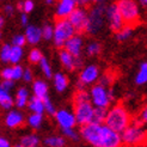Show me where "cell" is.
I'll use <instances>...</instances> for the list:
<instances>
[{
	"mask_svg": "<svg viewBox=\"0 0 147 147\" xmlns=\"http://www.w3.org/2000/svg\"><path fill=\"white\" fill-rule=\"evenodd\" d=\"M40 67H41V71L43 72V74H45L47 78L53 77V69H51V66L45 56H43L42 60L40 61Z\"/></svg>",
	"mask_w": 147,
	"mask_h": 147,
	"instance_id": "4dcf8cb0",
	"label": "cell"
},
{
	"mask_svg": "<svg viewBox=\"0 0 147 147\" xmlns=\"http://www.w3.org/2000/svg\"><path fill=\"white\" fill-rule=\"evenodd\" d=\"M83 47H84L83 38L80 37L79 35H74L73 37H71L67 42L65 43L63 49L66 51H68L72 56L80 57V55H82V51H83Z\"/></svg>",
	"mask_w": 147,
	"mask_h": 147,
	"instance_id": "4fadbf2b",
	"label": "cell"
},
{
	"mask_svg": "<svg viewBox=\"0 0 147 147\" xmlns=\"http://www.w3.org/2000/svg\"><path fill=\"white\" fill-rule=\"evenodd\" d=\"M105 7L107 5L98 3L87 12V28L85 32L96 34L103 28L105 22Z\"/></svg>",
	"mask_w": 147,
	"mask_h": 147,
	"instance_id": "5b68a950",
	"label": "cell"
},
{
	"mask_svg": "<svg viewBox=\"0 0 147 147\" xmlns=\"http://www.w3.org/2000/svg\"><path fill=\"white\" fill-rule=\"evenodd\" d=\"M25 117L19 110H10L5 116V124L9 128H19L24 124Z\"/></svg>",
	"mask_w": 147,
	"mask_h": 147,
	"instance_id": "2e32d148",
	"label": "cell"
},
{
	"mask_svg": "<svg viewBox=\"0 0 147 147\" xmlns=\"http://www.w3.org/2000/svg\"><path fill=\"white\" fill-rule=\"evenodd\" d=\"M29 102V91L26 87H19L16 93V99H14V104L18 109H23L28 105Z\"/></svg>",
	"mask_w": 147,
	"mask_h": 147,
	"instance_id": "ffe728a7",
	"label": "cell"
},
{
	"mask_svg": "<svg viewBox=\"0 0 147 147\" xmlns=\"http://www.w3.org/2000/svg\"><path fill=\"white\" fill-rule=\"evenodd\" d=\"M10 51H11V45L5 43L0 48V60L3 62H10Z\"/></svg>",
	"mask_w": 147,
	"mask_h": 147,
	"instance_id": "d6a6232c",
	"label": "cell"
},
{
	"mask_svg": "<svg viewBox=\"0 0 147 147\" xmlns=\"http://www.w3.org/2000/svg\"><path fill=\"white\" fill-rule=\"evenodd\" d=\"M90 94V102L94 108H102L108 109L114 100V93L111 90H108L107 87L96 84L91 87L89 92Z\"/></svg>",
	"mask_w": 147,
	"mask_h": 147,
	"instance_id": "277c9868",
	"label": "cell"
},
{
	"mask_svg": "<svg viewBox=\"0 0 147 147\" xmlns=\"http://www.w3.org/2000/svg\"><path fill=\"white\" fill-rule=\"evenodd\" d=\"M0 87L7 92H11V90L14 87V82H12V80H3L0 83Z\"/></svg>",
	"mask_w": 147,
	"mask_h": 147,
	"instance_id": "ee69618b",
	"label": "cell"
},
{
	"mask_svg": "<svg viewBox=\"0 0 147 147\" xmlns=\"http://www.w3.org/2000/svg\"><path fill=\"white\" fill-rule=\"evenodd\" d=\"M77 1L76 0H61L56 6L55 16L57 19H67L69 14L76 10Z\"/></svg>",
	"mask_w": 147,
	"mask_h": 147,
	"instance_id": "5bb4252c",
	"label": "cell"
},
{
	"mask_svg": "<svg viewBox=\"0 0 147 147\" xmlns=\"http://www.w3.org/2000/svg\"><path fill=\"white\" fill-rule=\"evenodd\" d=\"M31 147H38V146H31Z\"/></svg>",
	"mask_w": 147,
	"mask_h": 147,
	"instance_id": "db71d44e",
	"label": "cell"
},
{
	"mask_svg": "<svg viewBox=\"0 0 147 147\" xmlns=\"http://www.w3.org/2000/svg\"><path fill=\"white\" fill-rule=\"evenodd\" d=\"M131 122L128 110L121 104H116L108 110L104 124L116 133L121 134Z\"/></svg>",
	"mask_w": 147,
	"mask_h": 147,
	"instance_id": "7a4b0ae2",
	"label": "cell"
},
{
	"mask_svg": "<svg viewBox=\"0 0 147 147\" xmlns=\"http://www.w3.org/2000/svg\"><path fill=\"white\" fill-rule=\"evenodd\" d=\"M25 43H26L25 36L22 35V34H18V35H14V36H13V38H12V45H11V46L23 48V46L25 45Z\"/></svg>",
	"mask_w": 147,
	"mask_h": 147,
	"instance_id": "8d00e7d4",
	"label": "cell"
},
{
	"mask_svg": "<svg viewBox=\"0 0 147 147\" xmlns=\"http://www.w3.org/2000/svg\"><path fill=\"white\" fill-rule=\"evenodd\" d=\"M122 144L130 147H140L147 145V130L138 119L131 120L130 124L121 133Z\"/></svg>",
	"mask_w": 147,
	"mask_h": 147,
	"instance_id": "3957f363",
	"label": "cell"
},
{
	"mask_svg": "<svg viewBox=\"0 0 147 147\" xmlns=\"http://www.w3.org/2000/svg\"><path fill=\"white\" fill-rule=\"evenodd\" d=\"M20 145L24 147H31V146H38L40 144V138L36 134H26L20 138Z\"/></svg>",
	"mask_w": 147,
	"mask_h": 147,
	"instance_id": "484cf974",
	"label": "cell"
},
{
	"mask_svg": "<svg viewBox=\"0 0 147 147\" xmlns=\"http://www.w3.org/2000/svg\"><path fill=\"white\" fill-rule=\"evenodd\" d=\"M74 104H79V103H85V102H90V94L86 90H78L74 94L73 98Z\"/></svg>",
	"mask_w": 147,
	"mask_h": 147,
	"instance_id": "f546056e",
	"label": "cell"
},
{
	"mask_svg": "<svg viewBox=\"0 0 147 147\" xmlns=\"http://www.w3.org/2000/svg\"><path fill=\"white\" fill-rule=\"evenodd\" d=\"M59 59H60L61 65L68 71H74L76 68L82 66V59L72 56L68 51H66L65 49L60 50V53H59Z\"/></svg>",
	"mask_w": 147,
	"mask_h": 147,
	"instance_id": "9a60e30c",
	"label": "cell"
},
{
	"mask_svg": "<svg viewBox=\"0 0 147 147\" xmlns=\"http://www.w3.org/2000/svg\"><path fill=\"white\" fill-rule=\"evenodd\" d=\"M62 134H63V138H68V139H71V140H73V141H78L79 140V134L74 130V128L63 129Z\"/></svg>",
	"mask_w": 147,
	"mask_h": 147,
	"instance_id": "ab89813d",
	"label": "cell"
},
{
	"mask_svg": "<svg viewBox=\"0 0 147 147\" xmlns=\"http://www.w3.org/2000/svg\"><path fill=\"white\" fill-rule=\"evenodd\" d=\"M20 23H22V25H28V23H29L28 14H25V13H22L20 14Z\"/></svg>",
	"mask_w": 147,
	"mask_h": 147,
	"instance_id": "c3c4849f",
	"label": "cell"
},
{
	"mask_svg": "<svg viewBox=\"0 0 147 147\" xmlns=\"http://www.w3.org/2000/svg\"><path fill=\"white\" fill-rule=\"evenodd\" d=\"M53 30L54 45L59 48H63L65 43L76 35V30L71 25L68 19H57L55 25L53 26Z\"/></svg>",
	"mask_w": 147,
	"mask_h": 147,
	"instance_id": "8992f818",
	"label": "cell"
},
{
	"mask_svg": "<svg viewBox=\"0 0 147 147\" xmlns=\"http://www.w3.org/2000/svg\"><path fill=\"white\" fill-rule=\"evenodd\" d=\"M140 4H141L142 6H145V7H147V0H141Z\"/></svg>",
	"mask_w": 147,
	"mask_h": 147,
	"instance_id": "f907efd6",
	"label": "cell"
},
{
	"mask_svg": "<svg viewBox=\"0 0 147 147\" xmlns=\"http://www.w3.org/2000/svg\"><path fill=\"white\" fill-rule=\"evenodd\" d=\"M0 40H1V31H0Z\"/></svg>",
	"mask_w": 147,
	"mask_h": 147,
	"instance_id": "f5cc1de1",
	"label": "cell"
},
{
	"mask_svg": "<svg viewBox=\"0 0 147 147\" xmlns=\"http://www.w3.org/2000/svg\"><path fill=\"white\" fill-rule=\"evenodd\" d=\"M53 82L57 92H63L68 86V78L61 72H57L55 74H53Z\"/></svg>",
	"mask_w": 147,
	"mask_h": 147,
	"instance_id": "d6986e66",
	"label": "cell"
},
{
	"mask_svg": "<svg viewBox=\"0 0 147 147\" xmlns=\"http://www.w3.org/2000/svg\"><path fill=\"white\" fill-rule=\"evenodd\" d=\"M138 120L140 121L142 124H147V104L141 109V111H140V115H139L138 117Z\"/></svg>",
	"mask_w": 147,
	"mask_h": 147,
	"instance_id": "f6af8a7d",
	"label": "cell"
},
{
	"mask_svg": "<svg viewBox=\"0 0 147 147\" xmlns=\"http://www.w3.org/2000/svg\"><path fill=\"white\" fill-rule=\"evenodd\" d=\"M0 147H11V142L5 136H0Z\"/></svg>",
	"mask_w": 147,
	"mask_h": 147,
	"instance_id": "7dc6e473",
	"label": "cell"
},
{
	"mask_svg": "<svg viewBox=\"0 0 147 147\" xmlns=\"http://www.w3.org/2000/svg\"><path fill=\"white\" fill-rule=\"evenodd\" d=\"M105 19L108 20L110 29L116 31V32L119 30H121V29L124 26V22L121 17L119 9H117L116 3L107 5V7H105Z\"/></svg>",
	"mask_w": 147,
	"mask_h": 147,
	"instance_id": "30bf717a",
	"label": "cell"
},
{
	"mask_svg": "<svg viewBox=\"0 0 147 147\" xmlns=\"http://www.w3.org/2000/svg\"><path fill=\"white\" fill-rule=\"evenodd\" d=\"M28 108L31 111V114H38V115H43L45 113V105H43V100L36 97H31L29 98L28 102Z\"/></svg>",
	"mask_w": 147,
	"mask_h": 147,
	"instance_id": "44dd1931",
	"label": "cell"
},
{
	"mask_svg": "<svg viewBox=\"0 0 147 147\" xmlns=\"http://www.w3.org/2000/svg\"><path fill=\"white\" fill-rule=\"evenodd\" d=\"M28 124L30 126L32 129H40L42 123H43V115H38V114H30L28 116L26 120Z\"/></svg>",
	"mask_w": 147,
	"mask_h": 147,
	"instance_id": "83f0119b",
	"label": "cell"
},
{
	"mask_svg": "<svg viewBox=\"0 0 147 147\" xmlns=\"http://www.w3.org/2000/svg\"><path fill=\"white\" fill-rule=\"evenodd\" d=\"M76 32H85L87 28V11L84 7H76V10L73 11L69 17L67 18Z\"/></svg>",
	"mask_w": 147,
	"mask_h": 147,
	"instance_id": "9c48e42d",
	"label": "cell"
},
{
	"mask_svg": "<svg viewBox=\"0 0 147 147\" xmlns=\"http://www.w3.org/2000/svg\"><path fill=\"white\" fill-rule=\"evenodd\" d=\"M4 24H5V19H4L3 16H0V31H1V29H3Z\"/></svg>",
	"mask_w": 147,
	"mask_h": 147,
	"instance_id": "681fc988",
	"label": "cell"
},
{
	"mask_svg": "<svg viewBox=\"0 0 147 147\" xmlns=\"http://www.w3.org/2000/svg\"><path fill=\"white\" fill-rule=\"evenodd\" d=\"M19 9L23 10V13L28 14V13H30L32 10H34V7H35V3L31 1V0H26V1H23V3H19Z\"/></svg>",
	"mask_w": 147,
	"mask_h": 147,
	"instance_id": "74e56055",
	"label": "cell"
},
{
	"mask_svg": "<svg viewBox=\"0 0 147 147\" xmlns=\"http://www.w3.org/2000/svg\"><path fill=\"white\" fill-rule=\"evenodd\" d=\"M100 49H102V47H100L99 43L96 41H92L86 46V54L90 55V56L98 55L100 53Z\"/></svg>",
	"mask_w": 147,
	"mask_h": 147,
	"instance_id": "1f68e13d",
	"label": "cell"
},
{
	"mask_svg": "<svg viewBox=\"0 0 147 147\" xmlns=\"http://www.w3.org/2000/svg\"><path fill=\"white\" fill-rule=\"evenodd\" d=\"M93 109L94 107L91 104V102H85V103H79L74 104V117L77 123L80 126H86L92 122V116H93Z\"/></svg>",
	"mask_w": 147,
	"mask_h": 147,
	"instance_id": "ba28073f",
	"label": "cell"
},
{
	"mask_svg": "<svg viewBox=\"0 0 147 147\" xmlns=\"http://www.w3.org/2000/svg\"><path fill=\"white\" fill-rule=\"evenodd\" d=\"M13 104H14V99L11 92H7L0 87V107L5 110H9L13 107Z\"/></svg>",
	"mask_w": 147,
	"mask_h": 147,
	"instance_id": "7402d4cb",
	"label": "cell"
},
{
	"mask_svg": "<svg viewBox=\"0 0 147 147\" xmlns=\"http://www.w3.org/2000/svg\"><path fill=\"white\" fill-rule=\"evenodd\" d=\"M80 135L93 147H122L121 134L116 133L105 124L90 123L83 126Z\"/></svg>",
	"mask_w": 147,
	"mask_h": 147,
	"instance_id": "6da1fadb",
	"label": "cell"
},
{
	"mask_svg": "<svg viewBox=\"0 0 147 147\" xmlns=\"http://www.w3.org/2000/svg\"><path fill=\"white\" fill-rule=\"evenodd\" d=\"M22 79L24 80L25 83H30L34 80V73L30 68H24L23 71V77H22Z\"/></svg>",
	"mask_w": 147,
	"mask_h": 147,
	"instance_id": "b9f144b4",
	"label": "cell"
},
{
	"mask_svg": "<svg viewBox=\"0 0 147 147\" xmlns=\"http://www.w3.org/2000/svg\"><path fill=\"white\" fill-rule=\"evenodd\" d=\"M42 57H43V55L41 53V50L37 49V48L31 49L30 53H29V61H30L31 63H40Z\"/></svg>",
	"mask_w": 147,
	"mask_h": 147,
	"instance_id": "836d02e7",
	"label": "cell"
},
{
	"mask_svg": "<svg viewBox=\"0 0 147 147\" xmlns=\"http://www.w3.org/2000/svg\"><path fill=\"white\" fill-rule=\"evenodd\" d=\"M135 83L138 85H145L147 84V61L140 65L138 74L135 76Z\"/></svg>",
	"mask_w": 147,
	"mask_h": 147,
	"instance_id": "4316f807",
	"label": "cell"
},
{
	"mask_svg": "<svg viewBox=\"0 0 147 147\" xmlns=\"http://www.w3.org/2000/svg\"><path fill=\"white\" fill-rule=\"evenodd\" d=\"M23 71L24 68L20 65H13L12 66V82L14 80H19L23 77Z\"/></svg>",
	"mask_w": 147,
	"mask_h": 147,
	"instance_id": "e575fe53",
	"label": "cell"
},
{
	"mask_svg": "<svg viewBox=\"0 0 147 147\" xmlns=\"http://www.w3.org/2000/svg\"><path fill=\"white\" fill-rule=\"evenodd\" d=\"M24 50L20 47H14L11 46V51H10V62L13 65H19V61L23 59Z\"/></svg>",
	"mask_w": 147,
	"mask_h": 147,
	"instance_id": "cb8c5ba5",
	"label": "cell"
},
{
	"mask_svg": "<svg viewBox=\"0 0 147 147\" xmlns=\"http://www.w3.org/2000/svg\"><path fill=\"white\" fill-rule=\"evenodd\" d=\"M55 120L57 122V124L60 126V128L63 129H71V128H74V126L77 124L76 121V117L74 114L67 109H60V110H56L55 113Z\"/></svg>",
	"mask_w": 147,
	"mask_h": 147,
	"instance_id": "7c38bea8",
	"label": "cell"
},
{
	"mask_svg": "<svg viewBox=\"0 0 147 147\" xmlns=\"http://www.w3.org/2000/svg\"><path fill=\"white\" fill-rule=\"evenodd\" d=\"M4 12L7 14V16H12V14L14 13V7L11 4H6L4 6Z\"/></svg>",
	"mask_w": 147,
	"mask_h": 147,
	"instance_id": "bcb514c9",
	"label": "cell"
},
{
	"mask_svg": "<svg viewBox=\"0 0 147 147\" xmlns=\"http://www.w3.org/2000/svg\"><path fill=\"white\" fill-rule=\"evenodd\" d=\"M99 77V68L96 65H89L82 71L78 80V90H85L86 85L93 84Z\"/></svg>",
	"mask_w": 147,
	"mask_h": 147,
	"instance_id": "8fae6325",
	"label": "cell"
},
{
	"mask_svg": "<svg viewBox=\"0 0 147 147\" xmlns=\"http://www.w3.org/2000/svg\"><path fill=\"white\" fill-rule=\"evenodd\" d=\"M131 35H133V29H131L130 25H127V26H123L121 30L116 32V38H117V41L123 42V41H127L128 38H130Z\"/></svg>",
	"mask_w": 147,
	"mask_h": 147,
	"instance_id": "f1b7e54d",
	"label": "cell"
},
{
	"mask_svg": "<svg viewBox=\"0 0 147 147\" xmlns=\"http://www.w3.org/2000/svg\"><path fill=\"white\" fill-rule=\"evenodd\" d=\"M107 114H108V109L94 108V109H93V116H92V122H91V123L104 124Z\"/></svg>",
	"mask_w": 147,
	"mask_h": 147,
	"instance_id": "d4e9b609",
	"label": "cell"
},
{
	"mask_svg": "<svg viewBox=\"0 0 147 147\" xmlns=\"http://www.w3.org/2000/svg\"><path fill=\"white\" fill-rule=\"evenodd\" d=\"M25 40L30 45H37L42 40V30L36 25H28L25 29Z\"/></svg>",
	"mask_w": 147,
	"mask_h": 147,
	"instance_id": "e0dca14e",
	"label": "cell"
},
{
	"mask_svg": "<svg viewBox=\"0 0 147 147\" xmlns=\"http://www.w3.org/2000/svg\"><path fill=\"white\" fill-rule=\"evenodd\" d=\"M41 30H42V38H45L47 41L53 40V32H54V30H53V26H51V25L47 24V25L43 26Z\"/></svg>",
	"mask_w": 147,
	"mask_h": 147,
	"instance_id": "f35d334b",
	"label": "cell"
},
{
	"mask_svg": "<svg viewBox=\"0 0 147 147\" xmlns=\"http://www.w3.org/2000/svg\"><path fill=\"white\" fill-rule=\"evenodd\" d=\"M0 76L4 80H12V66H9V67H5L1 73H0Z\"/></svg>",
	"mask_w": 147,
	"mask_h": 147,
	"instance_id": "7bdbcfd3",
	"label": "cell"
},
{
	"mask_svg": "<svg viewBox=\"0 0 147 147\" xmlns=\"http://www.w3.org/2000/svg\"><path fill=\"white\" fill-rule=\"evenodd\" d=\"M32 92H34V97L40 98V99H45L48 97V84L45 80H35L32 83Z\"/></svg>",
	"mask_w": 147,
	"mask_h": 147,
	"instance_id": "ac0fdd59",
	"label": "cell"
},
{
	"mask_svg": "<svg viewBox=\"0 0 147 147\" xmlns=\"http://www.w3.org/2000/svg\"><path fill=\"white\" fill-rule=\"evenodd\" d=\"M43 142L47 147H63L66 145L65 138L61 135H49L45 139Z\"/></svg>",
	"mask_w": 147,
	"mask_h": 147,
	"instance_id": "603a6c76",
	"label": "cell"
},
{
	"mask_svg": "<svg viewBox=\"0 0 147 147\" xmlns=\"http://www.w3.org/2000/svg\"><path fill=\"white\" fill-rule=\"evenodd\" d=\"M113 83V77H111V74H109V73H105V74H103L100 78H99V85H102V86H104V87H109V85Z\"/></svg>",
	"mask_w": 147,
	"mask_h": 147,
	"instance_id": "60d3db41",
	"label": "cell"
},
{
	"mask_svg": "<svg viewBox=\"0 0 147 147\" xmlns=\"http://www.w3.org/2000/svg\"><path fill=\"white\" fill-rule=\"evenodd\" d=\"M13 147H24V146H23V145H20V144H16Z\"/></svg>",
	"mask_w": 147,
	"mask_h": 147,
	"instance_id": "816d5d0a",
	"label": "cell"
},
{
	"mask_svg": "<svg viewBox=\"0 0 147 147\" xmlns=\"http://www.w3.org/2000/svg\"><path fill=\"white\" fill-rule=\"evenodd\" d=\"M116 5L124 23L134 24L140 18L139 5L133 0H121V1L116 3Z\"/></svg>",
	"mask_w": 147,
	"mask_h": 147,
	"instance_id": "52a82bcc",
	"label": "cell"
},
{
	"mask_svg": "<svg viewBox=\"0 0 147 147\" xmlns=\"http://www.w3.org/2000/svg\"><path fill=\"white\" fill-rule=\"evenodd\" d=\"M43 105H45V113H47L49 115H55L56 109H55V107L53 104V102L49 99V97L43 99Z\"/></svg>",
	"mask_w": 147,
	"mask_h": 147,
	"instance_id": "d590c367",
	"label": "cell"
}]
</instances>
